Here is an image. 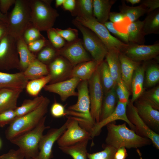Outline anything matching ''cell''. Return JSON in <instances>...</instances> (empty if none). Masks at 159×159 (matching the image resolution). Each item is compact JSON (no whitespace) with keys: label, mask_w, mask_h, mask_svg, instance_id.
<instances>
[{"label":"cell","mask_w":159,"mask_h":159,"mask_svg":"<svg viewBox=\"0 0 159 159\" xmlns=\"http://www.w3.org/2000/svg\"><path fill=\"white\" fill-rule=\"evenodd\" d=\"M119 9L120 12L125 17L128 18L131 22L138 20L140 17L147 13V8L141 4L137 6H130L123 2Z\"/></svg>","instance_id":"34"},{"label":"cell","mask_w":159,"mask_h":159,"mask_svg":"<svg viewBox=\"0 0 159 159\" xmlns=\"http://www.w3.org/2000/svg\"><path fill=\"white\" fill-rule=\"evenodd\" d=\"M141 2V4L147 8L148 14L159 8V0H144Z\"/></svg>","instance_id":"51"},{"label":"cell","mask_w":159,"mask_h":159,"mask_svg":"<svg viewBox=\"0 0 159 159\" xmlns=\"http://www.w3.org/2000/svg\"><path fill=\"white\" fill-rule=\"evenodd\" d=\"M62 5L65 10L72 11L75 9L76 1L74 0H65Z\"/></svg>","instance_id":"55"},{"label":"cell","mask_w":159,"mask_h":159,"mask_svg":"<svg viewBox=\"0 0 159 159\" xmlns=\"http://www.w3.org/2000/svg\"><path fill=\"white\" fill-rule=\"evenodd\" d=\"M28 80L23 72L8 73L0 71V89L9 88L23 90Z\"/></svg>","instance_id":"20"},{"label":"cell","mask_w":159,"mask_h":159,"mask_svg":"<svg viewBox=\"0 0 159 159\" xmlns=\"http://www.w3.org/2000/svg\"><path fill=\"white\" fill-rule=\"evenodd\" d=\"M45 116L32 130L10 140L18 146L26 159H35L39 153V144L44 131L50 127L46 126Z\"/></svg>","instance_id":"4"},{"label":"cell","mask_w":159,"mask_h":159,"mask_svg":"<svg viewBox=\"0 0 159 159\" xmlns=\"http://www.w3.org/2000/svg\"><path fill=\"white\" fill-rule=\"evenodd\" d=\"M127 44V47L121 52L136 62H146L156 57L159 54V43L151 45Z\"/></svg>","instance_id":"15"},{"label":"cell","mask_w":159,"mask_h":159,"mask_svg":"<svg viewBox=\"0 0 159 159\" xmlns=\"http://www.w3.org/2000/svg\"><path fill=\"white\" fill-rule=\"evenodd\" d=\"M8 33L7 23L0 20V41Z\"/></svg>","instance_id":"56"},{"label":"cell","mask_w":159,"mask_h":159,"mask_svg":"<svg viewBox=\"0 0 159 159\" xmlns=\"http://www.w3.org/2000/svg\"><path fill=\"white\" fill-rule=\"evenodd\" d=\"M22 37L27 44L44 38L40 33V31L32 24L25 30Z\"/></svg>","instance_id":"43"},{"label":"cell","mask_w":159,"mask_h":159,"mask_svg":"<svg viewBox=\"0 0 159 159\" xmlns=\"http://www.w3.org/2000/svg\"><path fill=\"white\" fill-rule=\"evenodd\" d=\"M116 149L110 146H105L104 149L100 151L90 153H87L88 159H114V155Z\"/></svg>","instance_id":"42"},{"label":"cell","mask_w":159,"mask_h":159,"mask_svg":"<svg viewBox=\"0 0 159 159\" xmlns=\"http://www.w3.org/2000/svg\"><path fill=\"white\" fill-rule=\"evenodd\" d=\"M100 81L104 95L114 87L115 84L111 76L108 64L103 60L97 67Z\"/></svg>","instance_id":"31"},{"label":"cell","mask_w":159,"mask_h":159,"mask_svg":"<svg viewBox=\"0 0 159 159\" xmlns=\"http://www.w3.org/2000/svg\"><path fill=\"white\" fill-rule=\"evenodd\" d=\"M143 22L144 35L159 34V10L158 9L148 14Z\"/></svg>","instance_id":"33"},{"label":"cell","mask_w":159,"mask_h":159,"mask_svg":"<svg viewBox=\"0 0 159 159\" xmlns=\"http://www.w3.org/2000/svg\"><path fill=\"white\" fill-rule=\"evenodd\" d=\"M43 96H37L32 100H25L21 105L14 110L16 117L29 113L37 108L44 98Z\"/></svg>","instance_id":"35"},{"label":"cell","mask_w":159,"mask_h":159,"mask_svg":"<svg viewBox=\"0 0 159 159\" xmlns=\"http://www.w3.org/2000/svg\"><path fill=\"white\" fill-rule=\"evenodd\" d=\"M128 154L126 148L122 147L118 149L114 155V159H125Z\"/></svg>","instance_id":"54"},{"label":"cell","mask_w":159,"mask_h":159,"mask_svg":"<svg viewBox=\"0 0 159 159\" xmlns=\"http://www.w3.org/2000/svg\"><path fill=\"white\" fill-rule=\"evenodd\" d=\"M0 20L5 21L7 23L8 17L7 14H3L0 10Z\"/></svg>","instance_id":"57"},{"label":"cell","mask_w":159,"mask_h":159,"mask_svg":"<svg viewBox=\"0 0 159 159\" xmlns=\"http://www.w3.org/2000/svg\"><path fill=\"white\" fill-rule=\"evenodd\" d=\"M149 103L154 108L159 110V86L144 92L140 97Z\"/></svg>","instance_id":"40"},{"label":"cell","mask_w":159,"mask_h":159,"mask_svg":"<svg viewBox=\"0 0 159 159\" xmlns=\"http://www.w3.org/2000/svg\"><path fill=\"white\" fill-rule=\"evenodd\" d=\"M16 39L8 33L0 41V71L16 69L20 71Z\"/></svg>","instance_id":"9"},{"label":"cell","mask_w":159,"mask_h":159,"mask_svg":"<svg viewBox=\"0 0 159 159\" xmlns=\"http://www.w3.org/2000/svg\"><path fill=\"white\" fill-rule=\"evenodd\" d=\"M23 90L9 88L0 89V113L8 110H14L17 108L18 99Z\"/></svg>","instance_id":"23"},{"label":"cell","mask_w":159,"mask_h":159,"mask_svg":"<svg viewBox=\"0 0 159 159\" xmlns=\"http://www.w3.org/2000/svg\"><path fill=\"white\" fill-rule=\"evenodd\" d=\"M67 127L57 140L59 147L74 145L79 142L92 139L90 133L82 127L78 121L70 116Z\"/></svg>","instance_id":"11"},{"label":"cell","mask_w":159,"mask_h":159,"mask_svg":"<svg viewBox=\"0 0 159 159\" xmlns=\"http://www.w3.org/2000/svg\"><path fill=\"white\" fill-rule=\"evenodd\" d=\"M126 18L121 12H110L109 19L114 24L122 21Z\"/></svg>","instance_id":"53"},{"label":"cell","mask_w":159,"mask_h":159,"mask_svg":"<svg viewBox=\"0 0 159 159\" xmlns=\"http://www.w3.org/2000/svg\"><path fill=\"white\" fill-rule=\"evenodd\" d=\"M16 0H0V10L3 14H7L10 7L14 4Z\"/></svg>","instance_id":"52"},{"label":"cell","mask_w":159,"mask_h":159,"mask_svg":"<svg viewBox=\"0 0 159 159\" xmlns=\"http://www.w3.org/2000/svg\"><path fill=\"white\" fill-rule=\"evenodd\" d=\"M145 85L150 87L155 85L159 81V67L155 63L147 64L145 70Z\"/></svg>","instance_id":"37"},{"label":"cell","mask_w":159,"mask_h":159,"mask_svg":"<svg viewBox=\"0 0 159 159\" xmlns=\"http://www.w3.org/2000/svg\"><path fill=\"white\" fill-rule=\"evenodd\" d=\"M23 73L26 79L31 80L48 75L49 71L47 65L36 58L30 63Z\"/></svg>","instance_id":"29"},{"label":"cell","mask_w":159,"mask_h":159,"mask_svg":"<svg viewBox=\"0 0 159 159\" xmlns=\"http://www.w3.org/2000/svg\"><path fill=\"white\" fill-rule=\"evenodd\" d=\"M127 104L118 102L113 112L107 118L96 123L90 132L92 139L99 134L103 127L117 120L124 121L128 124L131 130L135 131V126L129 121L127 116Z\"/></svg>","instance_id":"18"},{"label":"cell","mask_w":159,"mask_h":159,"mask_svg":"<svg viewBox=\"0 0 159 159\" xmlns=\"http://www.w3.org/2000/svg\"><path fill=\"white\" fill-rule=\"evenodd\" d=\"M52 46L49 43L44 47L38 52L36 58L46 64H49L59 55L58 49Z\"/></svg>","instance_id":"38"},{"label":"cell","mask_w":159,"mask_h":159,"mask_svg":"<svg viewBox=\"0 0 159 159\" xmlns=\"http://www.w3.org/2000/svg\"><path fill=\"white\" fill-rule=\"evenodd\" d=\"M126 1L132 5L139 3L141 1V0H126Z\"/></svg>","instance_id":"59"},{"label":"cell","mask_w":159,"mask_h":159,"mask_svg":"<svg viewBox=\"0 0 159 159\" xmlns=\"http://www.w3.org/2000/svg\"><path fill=\"white\" fill-rule=\"evenodd\" d=\"M51 44L56 49H59L65 45L64 39L52 28L47 31Z\"/></svg>","instance_id":"44"},{"label":"cell","mask_w":159,"mask_h":159,"mask_svg":"<svg viewBox=\"0 0 159 159\" xmlns=\"http://www.w3.org/2000/svg\"><path fill=\"white\" fill-rule=\"evenodd\" d=\"M119 58L120 65L122 80L131 92V83L133 74L141 64V62L134 61L120 52Z\"/></svg>","instance_id":"21"},{"label":"cell","mask_w":159,"mask_h":159,"mask_svg":"<svg viewBox=\"0 0 159 159\" xmlns=\"http://www.w3.org/2000/svg\"><path fill=\"white\" fill-rule=\"evenodd\" d=\"M147 63L140 64L135 71L131 83L132 97L130 102L132 103L139 98L144 92L145 72Z\"/></svg>","instance_id":"22"},{"label":"cell","mask_w":159,"mask_h":159,"mask_svg":"<svg viewBox=\"0 0 159 159\" xmlns=\"http://www.w3.org/2000/svg\"><path fill=\"white\" fill-rule=\"evenodd\" d=\"M137 112L145 123L152 130H159V111L140 97L134 103Z\"/></svg>","instance_id":"16"},{"label":"cell","mask_w":159,"mask_h":159,"mask_svg":"<svg viewBox=\"0 0 159 159\" xmlns=\"http://www.w3.org/2000/svg\"><path fill=\"white\" fill-rule=\"evenodd\" d=\"M77 102L66 110V115L77 120L80 125L90 133L95 124L90 113L88 81H82L77 86Z\"/></svg>","instance_id":"2"},{"label":"cell","mask_w":159,"mask_h":159,"mask_svg":"<svg viewBox=\"0 0 159 159\" xmlns=\"http://www.w3.org/2000/svg\"><path fill=\"white\" fill-rule=\"evenodd\" d=\"M72 23L82 34L85 48L90 54L93 59L100 64L105 58L108 51L107 48L98 37L90 29L75 19L72 20Z\"/></svg>","instance_id":"8"},{"label":"cell","mask_w":159,"mask_h":159,"mask_svg":"<svg viewBox=\"0 0 159 159\" xmlns=\"http://www.w3.org/2000/svg\"><path fill=\"white\" fill-rule=\"evenodd\" d=\"M115 85L104 95L99 122L108 117L115 109L118 100L115 92Z\"/></svg>","instance_id":"27"},{"label":"cell","mask_w":159,"mask_h":159,"mask_svg":"<svg viewBox=\"0 0 159 159\" xmlns=\"http://www.w3.org/2000/svg\"><path fill=\"white\" fill-rule=\"evenodd\" d=\"M16 117L14 110H9L0 113V127H3L5 125L10 124Z\"/></svg>","instance_id":"46"},{"label":"cell","mask_w":159,"mask_h":159,"mask_svg":"<svg viewBox=\"0 0 159 159\" xmlns=\"http://www.w3.org/2000/svg\"><path fill=\"white\" fill-rule=\"evenodd\" d=\"M120 51L113 48L108 50L105 57L111 76L115 84L121 79L119 58Z\"/></svg>","instance_id":"28"},{"label":"cell","mask_w":159,"mask_h":159,"mask_svg":"<svg viewBox=\"0 0 159 159\" xmlns=\"http://www.w3.org/2000/svg\"><path fill=\"white\" fill-rule=\"evenodd\" d=\"M126 114L127 118L135 127V132L138 135L150 139L157 149H159V135L151 130L138 115L133 103L130 100L127 104Z\"/></svg>","instance_id":"12"},{"label":"cell","mask_w":159,"mask_h":159,"mask_svg":"<svg viewBox=\"0 0 159 159\" xmlns=\"http://www.w3.org/2000/svg\"><path fill=\"white\" fill-rule=\"evenodd\" d=\"M24 155L19 149L10 150L7 153L0 155V159H24Z\"/></svg>","instance_id":"50"},{"label":"cell","mask_w":159,"mask_h":159,"mask_svg":"<svg viewBox=\"0 0 159 159\" xmlns=\"http://www.w3.org/2000/svg\"><path fill=\"white\" fill-rule=\"evenodd\" d=\"M143 26V21L138 19L130 23L127 29L128 43L144 44L145 39Z\"/></svg>","instance_id":"30"},{"label":"cell","mask_w":159,"mask_h":159,"mask_svg":"<svg viewBox=\"0 0 159 159\" xmlns=\"http://www.w3.org/2000/svg\"><path fill=\"white\" fill-rule=\"evenodd\" d=\"M72 67L64 57L57 56L48 67L49 74L51 77L50 84L60 82L63 79L69 77Z\"/></svg>","instance_id":"19"},{"label":"cell","mask_w":159,"mask_h":159,"mask_svg":"<svg viewBox=\"0 0 159 159\" xmlns=\"http://www.w3.org/2000/svg\"><path fill=\"white\" fill-rule=\"evenodd\" d=\"M49 43L44 38L39 39L27 44L29 50L32 53L39 52Z\"/></svg>","instance_id":"48"},{"label":"cell","mask_w":159,"mask_h":159,"mask_svg":"<svg viewBox=\"0 0 159 159\" xmlns=\"http://www.w3.org/2000/svg\"><path fill=\"white\" fill-rule=\"evenodd\" d=\"M55 31L64 39L70 42L77 39V32L76 29L69 28L66 29L54 28Z\"/></svg>","instance_id":"45"},{"label":"cell","mask_w":159,"mask_h":159,"mask_svg":"<svg viewBox=\"0 0 159 159\" xmlns=\"http://www.w3.org/2000/svg\"><path fill=\"white\" fill-rule=\"evenodd\" d=\"M76 77L46 85L44 87L45 90L58 95L62 101H65L69 97L77 96L78 93L75 89L81 81Z\"/></svg>","instance_id":"17"},{"label":"cell","mask_w":159,"mask_h":159,"mask_svg":"<svg viewBox=\"0 0 159 159\" xmlns=\"http://www.w3.org/2000/svg\"><path fill=\"white\" fill-rule=\"evenodd\" d=\"M8 17V33L16 39L31 24L29 0H16Z\"/></svg>","instance_id":"5"},{"label":"cell","mask_w":159,"mask_h":159,"mask_svg":"<svg viewBox=\"0 0 159 159\" xmlns=\"http://www.w3.org/2000/svg\"><path fill=\"white\" fill-rule=\"evenodd\" d=\"M88 82L90 101V113L92 119L97 123L99 122L104 96L97 67Z\"/></svg>","instance_id":"10"},{"label":"cell","mask_w":159,"mask_h":159,"mask_svg":"<svg viewBox=\"0 0 159 159\" xmlns=\"http://www.w3.org/2000/svg\"><path fill=\"white\" fill-rule=\"evenodd\" d=\"M114 122L106 125L107 134L105 146L118 149L122 147L128 149L137 148L150 145L152 143L149 139L141 137L127 127L126 123L117 125Z\"/></svg>","instance_id":"1"},{"label":"cell","mask_w":159,"mask_h":159,"mask_svg":"<svg viewBox=\"0 0 159 159\" xmlns=\"http://www.w3.org/2000/svg\"><path fill=\"white\" fill-rule=\"evenodd\" d=\"M66 122L59 128H52L42 136L39 144V153L35 159H51L53 157L52 148L54 143L66 129L69 122Z\"/></svg>","instance_id":"14"},{"label":"cell","mask_w":159,"mask_h":159,"mask_svg":"<svg viewBox=\"0 0 159 159\" xmlns=\"http://www.w3.org/2000/svg\"><path fill=\"white\" fill-rule=\"evenodd\" d=\"M51 80V77L49 74L40 78L28 81L25 88L26 91L30 95L37 96L41 90L50 82Z\"/></svg>","instance_id":"36"},{"label":"cell","mask_w":159,"mask_h":159,"mask_svg":"<svg viewBox=\"0 0 159 159\" xmlns=\"http://www.w3.org/2000/svg\"><path fill=\"white\" fill-rule=\"evenodd\" d=\"M98 64L93 59L79 64L73 68L69 77L77 78L81 81H88Z\"/></svg>","instance_id":"24"},{"label":"cell","mask_w":159,"mask_h":159,"mask_svg":"<svg viewBox=\"0 0 159 159\" xmlns=\"http://www.w3.org/2000/svg\"><path fill=\"white\" fill-rule=\"evenodd\" d=\"M104 24L109 32L121 39L126 44L129 42L127 33L120 32L115 28L114 24L111 21H107Z\"/></svg>","instance_id":"47"},{"label":"cell","mask_w":159,"mask_h":159,"mask_svg":"<svg viewBox=\"0 0 159 159\" xmlns=\"http://www.w3.org/2000/svg\"><path fill=\"white\" fill-rule=\"evenodd\" d=\"M115 90L118 102L127 104L130 100V92L121 79L116 84Z\"/></svg>","instance_id":"41"},{"label":"cell","mask_w":159,"mask_h":159,"mask_svg":"<svg viewBox=\"0 0 159 159\" xmlns=\"http://www.w3.org/2000/svg\"><path fill=\"white\" fill-rule=\"evenodd\" d=\"M65 0H55V6L57 7L63 5Z\"/></svg>","instance_id":"58"},{"label":"cell","mask_w":159,"mask_h":159,"mask_svg":"<svg viewBox=\"0 0 159 159\" xmlns=\"http://www.w3.org/2000/svg\"><path fill=\"white\" fill-rule=\"evenodd\" d=\"M51 0H29L32 25L40 32L53 28L59 16L57 10L50 6Z\"/></svg>","instance_id":"6"},{"label":"cell","mask_w":159,"mask_h":159,"mask_svg":"<svg viewBox=\"0 0 159 159\" xmlns=\"http://www.w3.org/2000/svg\"><path fill=\"white\" fill-rule=\"evenodd\" d=\"M50 112L52 115L55 118H59L66 115V110L64 106L56 102L52 105Z\"/></svg>","instance_id":"49"},{"label":"cell","mask_w":159,"mask_h":159,"mask_svg":"<svg viewBox=\"0 0 159 159\" xmlns=\"http://www.w3.org/2000/svg\"><path fill=\"white\" fill-rule=\"evenodd\" d=\"M50 101L47 97L33 111L16 117L5 131L6 138L9 141L34 128L47 113Z\"/></svg>","instance_id":"3"},{"label":"cell","mask_w":159,"mask_h":159,"mask_svg":"<svg viewBox=\"0 0 159 159\" xmlns=\"http://www.w3.org/2000/svg\"><path fill=\"white\" fill-rule=\"evenodd\" d=\"M2 141L1 138H0V149H1L2 146Z\"/></svg>","instance_id":"60"},{"label":"cell","mask_w":159,"mask_h":159,"mask_svg":"<svg viewBox=\"0 0 159 159\" xmlns=\"http://www.w3.org/2000/svg\"><path fill=\"white\" fill-rule=\"evenodd\" d=\"M115 0H93V16L99 22L104 24L107 21L111 7Z\"/></svg>","instance_id":"25"},{"label":"cell","mask_w":159,"mask_h":159,"mask_svg":"<svg viewBox=\"0 0 159 159\" xmlns=\"http://www.w3.org/2000/svg\"><path fill=\"white\" fill-rule=\"evenodd\" d=\"M83 42L77 39L58 49L59 55L66 59L73 67L92 59L87 52Z\"/></svg>","instance_id":"13"},{"label":"cell","mask_w":159,"mask_h":159,"mask_svg":"<svg viewBox=\"0 0 159 159\" xmlns=\"http://www.w3.org/2000/svg\"><path fill=\"white\" fill-rule=\"evenodd\" d=\"M77 16L88 18L93 16L92 0H79L76 1L75 9Z\"/></svg>","instance_id":"39"},{"label":"cell","mask_w":159,"mask_h":159,"mask_svg":"<svg viewBox=\"0 0 159 159\" xmlns=\"http://www.w3.org/2000/svg\"><path fill=\"white\" fill-rule=\"evenodd\" d=\"M89 140H84L69 146L59 148L73 159H87V147Z\"/></svg>","instance_id":"32"},{"label":"cell","mask_w":159,"mask_h":159,"mask_svg":"<svg viewBox=\"0 0 159 159\" xmlns=\"http://www.w3.org/2000/svg\"><path fill=\"white\" fill-rule=\"evenodd\" d=\"M75 19L94 32L108 50L115 48L122 52L127 47V44L122 42L112 36L104 25L99 22L93 16L88 18L77 16Z\"/></svg>","instance_id":"7"},{"label":"cell","mask_w":159,"mask_h":159,"mask_svg":"<svg viewBox=\"0 0 159 159\" xmlns=\"http://www.w3.org/2000/svg\"><path fill=\"white\" fill-rule=\"evenodd\" d=\"M16 44L19 57L20 71L24 72L30 63L36 58V56L29 50L22 37L16 39Z\"/></svg>","instance_id":"26"}]
</instances>
